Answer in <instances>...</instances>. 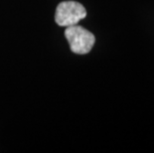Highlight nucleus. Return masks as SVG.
Segmentation results:
<instances>
[{
  "instance_id": "1",
  "label": "nucleus",
  "mask_w": 154,
  "mask_h": 153,
  "mask_svg": "<svg viewBox=\"0 0 154 153\" xmlns=\"http://www.w3.org/2000/svg\"><path fill=\"white\" fill-rule=\"evenodd\" d=\"M65 37L69 42L71 51L79 55L90 53L96 43L94 35L78 24L67 27Z\"/></svg>"
},
{
  "instance_id": "2",
  "label": "nucleus",
  "mask_w": 154,
  "mask_h": 153,
  "mask_svg": "<svg viewBox=\"0 0 154 153\" xmlns=\"http://www.w3.org/2000/svg\"><path fill=\"white\" fill-rule=\"evenodd\" d=\"M87 10L83 4L73 0L63 1L57 6L55 20L62 27H69L79 24V22L86 18Z\"/></svg>"
}]
</instances>
